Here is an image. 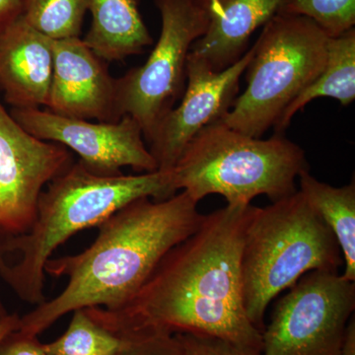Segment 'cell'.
Segmentation results:
<instances>
[{
    "label": "cell",
    "instance_id": "6",
    "mask_svg": "<svg viewBox=\"0 0 355 355\" xmlns=\"http://www.w3.org/2000/svg\"><path fill=\"white\" fill-rule=\"evenodd\" d=\"M328 40L308 18L275 14L254 44L247 87L222 123L253 137L275 127L287 107L323 69Z\"/></svg>",
    "mask_w": 355,
    "mask_h": 355
},
{
    "label": "cell",
    "instance_id": "20",
    "mask_svg": "<svg viewBox=\"0 0 355 355\" xmlns=\"http://www.w3.org/2000/svg\"><path fill=\"white\" fill-rule=\"evenodd\" d=\"M277 14L308 18L336 38L354 29L355 0H282Z\"/></svg>",
    "mask_w": 355,
    "mask_h": 355
},
{
    "label": "cell",
    "instance_id": "25",
    "mask_svg": "<svg viewBox=\"0 0 355 355\" xmlns=\"http://www.w3.org/2000/svg\"><path fill=\"white\" fill-rule=\"evenodd\" d=\"M340 355H355V318L350 319Z\"/></svg>",
    "mask_w": 355,
    "mask_h": 355
},
{
    "label": "cell",
    "instance_id": "9",
    "mask_svg": "<svg viewBox=\"0 0 355 355\" xmlns=\"http://www.w3.org/2000/svg\"><path fill=\"white\" fill-rule=\"evenodd\" d=\"M73 163L67 147L26 132L0 101V243L31 228L42 191Z\"/></svg>",
    "mask_w": 355,
    "mask_h": 355
},
{
    "label": "cell",
    "instance_id": "8",
    "mask_svg": "<svg viewBox=\"0 0 355 355\" xmlns=\"http://www.w3.org/2000/svg\"><path fill=\"white\" fill-rule=\"evenodd\" d=\"M355 282L308 272L277 301L261 331L263 355H340L354 316Z\"/></svg>",
    "mask_w": 355,
    "mask_h": 355
},
{
    "label": "cell",
    "instance_id": "16",
    "mask_svg": "<svg viewBox=\"0 0 355 355\" xmlns=\"http://www.w3.org/2000/svg\"><path fill=\"white\" fill-rule=\"evenodd\" d=\"M300 191L330 229L340 247L345 280L355 282V183L333 187L318 181L309 171L301 173Z\"/></svg>",
    "mask_w": 355,
    "mask_h": 355
},
{
    "label": "cell",
    "instance_id": "26",
    "mask_svg": "<svg viewBox=\"0 0 355 355\" xmlns=\"http://www.w3.org/2000/svg\"><path fill=\"white\" fill-rule=\"evenodd\" d=\"M20 316L17 314H9V316L6 320L0 323V338H2L9 331L14 330V329L19 327Z\"/></svg>",
    "mask_w": 355,
    "mask_h": 355
},
{
    "label": "cell",
    "instance_id": "3",
    "mask_svg": "<svg viewBox=\"0 0 355 355\" xmlns=\"http://www.w3.org/2000/svg\"><path fill=\"white\" fill-rule=\"evenodd\" d=\"M176 193L171 171L103 176L78 160L42 191L31 228L0 243V279L21 300L41 304L44 268L60 245L135 200H163Z\"/></svg>",
    "mask_w": 355,
    "mask_h": 355
},
{
    "label": "cell",
    "instance_id": "12",
    "mask_svg": "<svg viewBox=\"0 0 355 355\" xmlns=\"http://www.w3.org/2000/svg\"><path fill=\"white\" fill-rule=\"evenodd\" d=\"M53 74L46 109L60 116L114 123L116 78L108 62L80 37L53 40Z\"/></svg>",
    "mask_w": 355,
    "mask_h": 355
},
{
    "label": "cell",
    "instance_id": "4",
    "mask_svg": "<svg viewBox=\"0 0 355 355\" xmlns=\"http://www.w3.org/2000/svg\"><path fill=\"white\" fill-rule=\"evenodd\" d=\"M342 253L330 229L297 191L266 207H252L243 243L245 309L258 330L268 306L308 272H338Z\"/></svg>",
    "mask_w": 355,
    "mask_h": 355
},
{
    "label": "cell",
    "instance_id": "11",
    "mask_svg": "<svg viewBox=\"0 0 355 355\" xmlns=\"http://www.w3.org/2000/svg\"><path fill=\"white\" fill-rule=\"evenodd\" d=\"M254 53L253 46L236 64L216 71L190 51L181 102L166 114L147 141L158 171H171L193 137L227 113L237 98L240 78Z\"/></svg>",
    "mask_w": 355,
    "mask_h": 355
},
{
    "label": "cell",
    "instance_id": "17",
    "mask_svg": "<svg viewBox=\"0 0 355 355\" xmlns=\"http://www.w3.org/2000/svg\"><path fill=\"white\" fill-rule=\"evenodd\" d=\"M322 97L338 100L343 106H347L354 101V28L336 38H329L326 64L323 69L287 107L275 125V132L280 135L288 127L294 114L313 100Z\"/></svg>",
    "mask_w": 355,
    "mask_h": 355
},
{
    "label": "cell",
    "instance_id": "13",
    "mask_svg": "<svg viewBox=\"0 0 355 355\" xmlns=\"http://www.w3.org/2000/svg\"><path fill=\"white\" fill-rule=\"evenodd\" d=\"M53 40L22 17L0 35V90L12 109H41L53 74Z\"/></svg>",
    "mask_w": 355,
    "mask_h": 355
},
{
    "label": "cell",
    "instance_id": "5",
    "mask_svg": "<svg viewBox=\"0 0 355 355\" xmlns=\"http://www.w3.org/2000/svg\"><path fill=\"white\" fill-rule=\"evenodd\" d=\"M309 171L305 151L277 135L249 137L220 120L200 130L171 170L175 190L200 202L222 196L228 205H251L259 196L272 202L295 193L296 178Z\"/></svg>",
    "mask_w": 355,
    "mask_h": 355
},
{
    "label": "cell",
    "instance_id": "23",
    "mask_svg": "<svg viewBox=\"0 0 355 355\" xmlns=\"http://www.w3.org/2000/svg\"><path fill=\"white\" fill-rule=\"evenodd\" d=\"M0 355H46L44 343L38 336L26 333L19 328L9 331L0 338Z\"/></svg>",
    "mask_w": 355,
    "mask_h": 355
},
{
    "label": "cell",
    "instance_id": "18",
    "mask_svg": "<svg viewBox=\"0 0 355 355\" xmlns=\"http://www.w3.org/2000/svg\"><path fill=\"white\" fill-rule=\"evenodd\" d=\"M64 335L44 343L46 355H121L139 335L123 336L91 316L86 308L73 311Z\"/></svg>",
    "mask_w": 355,
    "mask_h": 355
},
{
    "label": "cell",
    "instance_id": "21",
    "mask_svg": "<svg viewBox=\"0 0 355 355\" xmlns=\"http://www.w3.org/2000/svg\"><path fill=\"white\" fill-rule=\"evenodd\" d=\"M181 355H263L221 338L196 334H176Z\"/></svg>",
    "mask_w": 355,
    "mask_h": 355
},
{
    "label": "cell",
    "instance_id": "24",
    "mask_svg": "<svg viewBox=\"0 0 355 355\" xmlns=\"http://www.w3.org/2000/svg\"><path fill=\"white\" fill-rule=\"evenodd\" d=\"M20 17V0H0V35Z\"/></svg>",
    "mask_w": 355,
    "mask_h": 355
},
{
    "label": "cell",
    "instance_id": "15",
    "mask_svg": "<svg viewBox=\"0 0 355 355\" xmlns=\"http://www.w3.org/2000/svg\"><path fill=\"white\" fill-rule=\"evenodd\" d=\"M88 11L92 22L84 42L108 64L140 55L153 43L139 0H89Z\"/></svg>",
    "mask_w": 355,
    "mask_h": 355
},
{
    "label": "cell",
    "instance_id": "10",
    "mask_svg": "<svg viewBox=\"0 0 355 355\" xmlns=\"http://www.w3.org/2000/svg\"><path fill=\"white\" fill-rule=\"evenodd\" d=\"M14 120L37 139L55 142L74 151L89 171L103 176L123 174L121 168L137 172L157 171L135 119L125 116L114 123L60 116L42 109H12Z\"/></svg>",
    "mask_w": 355,
    "mask_h": 355
},
{
    "label": "cell",
    "instance_id": "7",
    "mask_svg": "<svg viewBox=\"0 0 355 355\" xmlns=\"http://www.w3.org/2000/svg\"><path fill=\"white\" fill-rule=\"evenodd\" d=\"M154 3L161 16L157 43L144 64L116 78L119 118L135 119L146 141L183 95L187 58L209 24L202 0H154Z\"/></svg>",
    "mask_w": 355,
    "mask_h": 355
},
{
    "label": "cell",
    "instance_id": "27",
    "mask_svg": "<svg viewBox=\"0 0 355 355\" xmlns=\"http://www.w3.org/2000/svg\"><path fill=\"white\" fill-rule=\"evenodd\" d=\"M9 316L8 311H7L3 301H2L1 294H0V323Z\"/></svg>",
    "mask_w": 355,
    "mask_h": 355
},
{
    "label": "cell",
    "instance_id": "2",
    "mask_svg": "<svg viewBox=\"0 0 355 355\" xmlns=\"http://www.w3.org/2000/svg\"><path fill=\"white\" fill-rule=\"evenodd\" d=\"M184 191L163 200L142 198L102 222L81 253L50 259L44 272L69 282L57 297L20 317L21 331L39 336L64 315L84 308L114 310L141 288L173 248L200 228L205 214Z\"/></svg>",
    "mask_w": 355,
    "mask_h": 355
},
{
    "label": "cell",
    "instance_id": "19",
    "mask_svg": "<svg viewBox=\"0 0 355 355\" xmlns=\"http://www.w3.org/2000/svg\"><path fill=\"white\" fill-rule=\"evenodd\" d=\"M89 0H20L21 17L51 40L80 37Z\"/></svg>",
    "mask_w": 355,
    "mask_h": 355
},
{
    "label": "cell",
    "instance_id": "1",
    "mask_svg": "<svg viewBox=\"0 0 355 355\" xmlns=\"http://www.w3.org/2000/svg\"><path fill=\"white\" fill-rule=\"evenodd\" d=\"M252 207L227 205L205 214L125 305L86 309L123 336L196 334L261 352V331L248 318L243 296V243Z\"/></svg>",
    "mask_w": 355,
    "mask_h": 355
},
{
    "label": "cell",
    "instance_id": "22",
    "mask_svg": "<svg viewBox=\"0 0 355 355\" xmlns=\"http://www.w3.org/2000/svg\"><path fill=\"white\" fill-rule=\"evenodd\" d=\"M121 355H181V349L175 335L142 334Z\"/></svg>",
    "mask_w": 355,
    "mask_h": 355
},
{
    "label": "cell",
    "instance_id": "14",
    "mask_svg": "<svg viewBox=\"0 0 355 355\" xmlns=\"http://www.w3.org/2000/svg\"><path fill=\"white\" fill-rule=\"evenodd\" d=\"M207 10V31L191 51L212 69L220 71L246 53L254 32L277 12L282 0H202Z\"/></svg>",
    "mask_w": 355,
    "mask_h": 355
}]
</instances>
